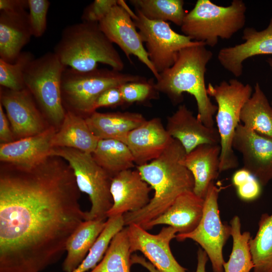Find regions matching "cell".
Listing matches in <instances>:
<instances>
[{
  "label": "cell",
  "instance_id": "f6af8a7d",
  "mask_svg": "<svg viewBox=\"0 0 272 272\" xmlns=\"http://www.w3.org/2000/svg\"><path fill=\"white\" fill-rule=\"evenodd\" d=\"M266 61L272 70V58H268ZM271 105L272 106V101L271 102Z\"/></svg>",
  "mask_w": 272,
  "mask_h": 272
},
{
  "label": "cell",
  "instance_id": "ab89813d",
  "mask_svg": "<svg viewBox=\"0 0 272 272\" xmlns=\"http://www.w3.org/2000/svg\"><path fill=\"white\" fill-rule=\"evenodd\" d=\"M0 141L1 144H7L14 141V136L11 130L9 120L5 113L3 107L0 103Z\"/></svg>",
  "mask_w": 272,
  "mask_h": 272
},
{
  "label": "cell",
  "instance_id": "2e32d148",
  "mask_svg": "<svg viewBox=\"0 0 272 272\" xmlns=\"http://www.w3.org/2000/svg\"><path fill=\"white\" fill-rule=\"evenodd\" d=\"M151 190L137 169L116 174L111 181L110 192L113 205L107 214V218L141 210L149 203Z\"/></svg>",
  "mask_w": 272,
  "mask_h": 272
},
{
  "label": "cell",
  "instance_id": "83f0119b",
  "mask_svg": "<svg viewBox=\"0 0 272 272\" xmlns=\"http://www.w3.org/2000/svg\"><path fill=\"white\" fill-rule=\"evenodd\" d=\"M92 155L97 163L112 176L135 166L133 156L128 146L117 140H99Z\"/></svg>",
  "mask_w": 272,
  "mask_h": 272
},
{
  "label": "cell",
  "instance_id": "8fae6325",
  "mask_svg": "<svg viewBox=\"0 0 272 272\" xmlns=\"http://www.w3.org/2000/svg\"><path fill=\"white\" fill-rule=\"evenodd\" d=\"M135 13L133 21L149 59L159 74L174 64L180 50L201 43L176 32L167 22L150 20L138 11Z\"/></svg>",
  "mask_w": 272,
  "mask_h": 272
},
{
  "label": "cell",
  "instance_id": "8992f818",
  "mask_svg": "<svg viewBox=\"0 0 272 272\" xmlns=\"http://www.w3.org/2000/svg\"><path fill=\"white\" fill-rule=\"evenodd\" d=\"M146 78L108 69L98 67L88 72H80L66 67L61 82L63 105L75 113L87 115L96 111L95 102L106 89Z\"/></svg>",
  "mask_w": 272,
  "mask_h": 272
},
{
  "label": "cell",
  "instance_id": "d6986e66",
  "mask_svg": "<svg viewBox=\"0 0 272 272\" xmlns=\"http://www.w3.org/2000/svg\"><path fill=\"white\" fill-rule=\"evenodd\" d=\"M56 128L51 126L42 132L0 145V160L23 168H32L49 156Z\"/></svg>",
  "mask_w": 272,
  "mask_h": 272
},
{
  "label": "cell",
  "instance_id": "e575fe53",
  "mask_svg": "<svg viewBox=\"0 0 272 272\" xmlns=\"http://www.w3.org/2000/svg\"><path fill=\"white\" fill-rule=\"evenodd\" d=\"M156 81L146 78L138 81L128 82L119 86L124 105L135 102L145 103L159 97L155 86Z\"/></svg>",
  "mask_w": 272,
  "mask_h": 272
},
{
  "label": "cell",
  "instance_id": "9c48e42d",
  "mask_svg": "<svg viewBox=\"0 0 272 272\" xmlns=\"http://www.w3.org/2000/svg\"><path fill=\"white\" fill-rule=\"evenodd\" d=\"M66 67L53 52H48L35 58L24 73L26 88L55 125H61L66 112L61 91V77Z\"/></svg>",
  "mask_w": 272,
  "mask_h": 272
},
{
  "label": "cell",
  "instance_id": "60d3db41",
  "mask_svg": "<svg viewBox=\"0 0 272 272\" xmlns=\"http://www.w3.org/2000/svg\"><path fill=\"white\" fill-rule=\"evenodd\" d=\"M28 8V0H0V11L18 12Z\"/></svg>",
  "mask_w": 272,
  "mask_h": 272
},
{
  "label": "cell",
  "instance_id": "d6a6232c",
  "mask_svg": "<svg viewBox=\"0 0 272 272\" xmlns=\"http://www.w3.org/2000/svg\"><path fill=\"white\" fill-rule=\"evenodd\" d=\"M125 226L123 215L107 218L105 226L81 263L73 272H87L102 260L113 237Z\"/></svg>",
  "mask_w": 272,
  "mask_h": 272
},
{
  "label": "cell",
  "instance_id": "4dcf8cb0",
  "mask_svg": "<svg viewBox=\"0 0 272 272\" xmlns=\"http://www.w3.org/2000/svg\"><path fill=\"white\" fill-rule=\"evenodd\" d=\"M131 256L126 227L113 237L102 260L90 272H130Z\"/></svg>",
  "mask_w": 272,
  "mask_h": 272
},
{
  "label": "cell",
  "instance_id": "603a6c76",
  "mask_svg": "<svg viewBox=\"0 0 272 272\" xmlns=\"http://www.w3.org/2000/svg\"><path fill=\"white\" fill-rule=\"evenodd\" d=\"M32 36L26 10L0 11V59L14 62Z\"/></svg>",
  "mask_w": 272,
  "mask_h": 272
},
{
  "label": "cell",
  "instance_id": "836d02e7",
  "mask_svg": "<svg viewBox=\"0 0 272 272\" xmlns=\"http://www.w3.org/2000/svg\"><path fill=\"white\" fill-rule=\"evenodd\" d=\"M30 51H22L13 63L0 59L1 87L13 91H20L26 88L24 73L29 63L35 58Z\"/></svg>",
  "mask_w": 272,
  "mask_h": 272
},
{
  "label": "cell",
  "instance_id": "ba28073f",
  "mask_svg": "<svg viewBox=\"0 0 272 272\" xmlns=\"http://www.w3.org/2000/svg\"><path fill=\"white\" fill-rule=\"evenodd\" d=\"M49 156L65 160L72 168L81 192L87 194L91 206L86 220H106L113 205L110 186L113 176L99 165L92 154L65 147H52Z\"/></svg>",
  "mask_w": 272,
  "mask_h": 272
},
{
  "label": "cell",
  "instance_id": "3957f363",
  "mask_svg": "<svg viewBox=\"0 0 272 272\" xmlns=\"http://www.w3.org/2000/svg\"><path fill=\"white\" fill-rule=\"evenodd\" d=\"M186 154L180 143L173 139L158 157L136 166L143 179L154 190L149 203L141 211L146 219L157 218L180 195L193 191V176L182 163Z\"/></svg>",
  "mask_w": 272,
  "mask_h": 272
},
{
  "label": "cell",
  "instance_id": "f546056e",
  "mask_svg": "<svg viewBox=\"0 0 272 272\" xmlns=\"http://www.w3.org/2000/svg\"><path fill=\"white\" fill-rule=\"evenodd\" d=\"M258 224L256 235L249 242L253 272H272V214H262Z\"/></svg>",
  "mask_w": 272,
  "mask_h": 272
},
{
  "label": "cell",
  "instance_id": "f1b7e54d",
  "mask_svg": "<svg viewBox=\"0 0 272 272\" xmlns=\"http://www.w3.org/2000/svg\"><path fill=\"white\" fill-rule=\"evenodd\" d=\"M232 249L229 258L224 262V272H250L254 268L249 242L252 237L248 231L241 232V224L238 216L230 221Z\"/></svg>",
  "mask_w": 272,
  "mask_h": 272
},
{
  "label": "cell",
  "instance_id": "f35d334b",
  "mask_svg": "<svg viewBox=\"0 0 272 272\" xmlns=\"http://www.w3.org/2000/svg\"><path fill=\"white\" fill-rule=\"evenodd\" d=\"M119 86L111 87L105 90L95 102V110L101 107H113L124 105Z\"/></svg>",
  "mask_w": 272,
  "mask_h": 272
},
{
  "label": "cell",
  "instance_id": "44dd1931",
  "mask_svg": "<svg viewBox=\"0 0 272 272\" xmlns=\"http://www.w3.org/2000/svg\"><path fill=\"white\" fill-rule=\"evenodd\" d=\"M205 199L193 191L180 195L162 214L150 221L143 227L146 230L160 225H166L185 234L194 230L199 224L203 214Z\"/></svg>",
  "mask_w": 272,
  "mask_h": 272
},
{
  "label": "cell",
  "instance_id": "5b68a950",
  "mask_svg": "<svg viewBox=\"0 0 272 272\" xmlns=\"http://www.w3.org/2000/svg\"><path fill=\"white\" fill-rule=\"evenodd\" d=\"M246 10L242 0H233L225 7L210 0H197L186 14L181 30L192 41L214 47L219 38L229 39L244 26Z\"/></svg>",
  "mask_w": 272,
  "mask_h": 272
},
{
  "label": "cell",
  "instance_id": "8d00e7d4",
  "mask_svg": "<svg viewBox=\"0 0 272 272\" xmlns=\"http://www.w3.org/2000/svg\"><path fill=\"white\" fill-rule=\"evenodd\" d=\"M118 4V0H95L84 10L82 21L99 23Z\"/></svg>",
  "mask_w": 272,
  "mask_h": 272
},
{
  "label": "cell",
  "instance_id": "7402d4cb",
  "mask_svg": "<svg viewBox=\"0 0 272 272\" xmlns=\"http://www.w3.org/2000/svg\"><path fill=\"white\" fill-rule=\"evenodd\" d=\"M220 144H202L186 154L183 159V164L193 177V192L203 199L220 173Z\"/></svg>",
  "mask_w": 272,
  "mask_h": 272
},
{
  "label": "cell",
  "instance_id": "5bb4252c",
  "mask_svg": "<svg viewBox=\"0 0 272 272\" xmlns=\"http://www.w3.org/2000/svg\"><path fill=\"white\" fill-rule=\"evenodd\" d=\"M232 147L242 157L243 168L265 186L272 180V139L240 123Z\"/></svg>",
  "mask_w": 272,
  "mask_h": 272
},
{
  "label": "cell",
  "instance_id": "ac0fdd59",
  "mask_svg": "<svg viewBox=\"0 0 272 272\" xmlns=\"http://www.w3.org/2000/svg\"><path fill=\"white\" fill-rule=\"evenodd\" d=\"M166 129L172 138L178 141L187 154L202 144L220 143L217 128L205 125L185 104L167 117Z\"/></svg>",
  "mask_w": 272,
  "mask_h": 272
},
{
  "label": "cell",
  "instance_id": "7bdbcfd3",
  "mask_svg": "<svg viewBox=\"0 0 272 272\" xmlns=\"http://www.w3.org/2000/svg\"><path fill=\"white\" fill-rule=\"evenodd\" d=\"M131 262L132 265L133 264H139L145 267L150 272H162L155 267L151 262L141 256L136 254L131 255Z\"/></svg>",
  "mask_w": 272,
  "mask_h": 272
},
{
  "label": "cell",
  "instance_id": "4316f807",
  "mask_svg": "<svg viewBox=\"0 0 272 272\" xmlns=\"http://www.w3.org/2000/svg\"><path fill=\"white\" fill-rule=\"evenodd\" d=\"M240 118L247 128L272 139V106L258 83L243 107Z\"/></svg>",
  "mask_w": 272,
  "mask_h": 272
},
{
  "label": "cell",
  "instance_id": "d4e9b609",
  "mask_svg": "<svg viewBox=\"0 0 272 272\" xmlns=\"http://www.w3.org/2000/svg\"><path fill=\"white\" fill-rule=\"evenodd\" d=\"M98 141L85 119L73 112L66 111L60 128L54 135L51 145L52 147L73 148L92 154Z\"/></svg>",
  "mask_w": 272,
  "mask_h": 272
},
{
  "label": "cell",
  "instance_id": "d590c367",
  "mask_svg": "<svg viewBox=\"0 0 272 272\" xmlns=\"http://www.w3.org/2000/svg\"><path fill=\"white\" fill-rule=\"evenodd\" d=\"M29 19L32 36L40 37L47 28V15L50 3L48 0H28Z\"/></svg>",
  "mask_w": 272,
  "mask_h": 272
},
{
  "label": "cell",
  "instance_id": "1f68e13d",
  "mask_svg": "<svg viewBox=\"0 0 272 272\" xmlns=\"http://www.w3.org/2000/svg\"><path fill=\"white\" fill-rule=\"evenodd\" d=\"M129 3L149 20L170 21L180 27L186 14L183 0H130Z\"/></svg>",
  "mask_w": 272,
  "mask_h": 272
},
{
  "label": "cell",
  "instance_id": "52a82bcc",
  "mask_svg": "<svg viewBox=\"0 0 272 272\" xmlns=\"http://www.w3.org/2000/svg\"><path fill=\"white\" fill-rule=\"evenodd\" d=\"M253 91L250 85L244 84L235 79L222 81L215 86L208 84L207 93L217 103L216 121L220 138V173L239 165L232 142L236 128L241 123V110Z\"/></svg>",
  "mask_w": 272,
  "mask_h": 272
},
{
  "label": "cell",
  "instance_id": "7c38bea8",
  "mask_svg": "<svg viewBox=\"0 0 272 272\" xmlns=\"http://www.w3.org/2000/svg\"><path fill=\"white\" fill-rule=\"evenodd\" d=\"M126 228L131 254L140 251L162 272H187L176 260L170 248L171 241L178 233L174 228L163 227L157 234H151L137 224H131Z\"/></svg>",
  "mask_w": 272,
  "mask_h": 272
},
{
  "label": "cell",
  "instance_id": "e0dca14e",
  "mask_svg": "<svg viewBox=\"0 0 272 272\" xmlns=\"http://www.w3.org/2000/svg\"><path fill=\"white\" fill-rule=\"evenodd\" d=\"M243 43L221 49L218 59L222 66L235 77L243 73V63L259 55L272 54V17L267 27L261 31L253 27L244 29Z\"/></svg>",
  "mask_w": 272,
  "mask_h": 272
},
{
  "label": "cell",
  "instance_id": "277c9868",
  "mask_svg": "<svg viewBox=\"0 0 272 272\" xmlns=\"http://www.w3.org/2000/svg\"><path fill=\"white\" fill-rule=\"evenodd\" d=\"M53 52L66 67L80 72L98 68V63L121 72L124 62L98 23L82 21L65 27Z\"/></svg>",
  "mask_w": 272,
  "mask_h": 272
},
{
  "label": "cell",
  "instance_id": "9a60e30c",
  "mask_svg": "<svg viewBox=\"0 0 272 272\" xmlns=\"http://www.w3.org/2000/svg\"><path fill=\"white\" fill-rule=\"evenodd\" d=\"M0 99L14 136L18 140L39 134L47 128L27 89L13 91L1 87Z\"/></svg>",
  "mask_w": 272,
  "mask_h": 272
},
{
  "label": "cell",
  "instance_id": "b9f144b4",
  "mask_svg": "<svg viewBox=\"0 0 272 272\" xmlns=\"http://www.w3.org/2000/svg\"><path fill=\"white\" fill-rule=\"evenodd\" d=\"M252 174L243 167L236 171L233 174L232 178L233 184L236 187H238L245 181H246Z\"/></svg>",
  "mask_w": 272,
  "mask_h": 272
},
{
  "label": "cell",
  "instance_id": "7a4b0ae2",
  "mask_svg": "<svg viewBox=\"0 0 272 272\" xmlns=\"http://www.w3.org/2000/svg\"><path fill=\"white\" fill-rule=\"evenodd\" d=\"M213 53L201 42L180 50L174 64L160 73L155 86L159 93L165 94L175 105L183 100V93L195 99L197 117L205 125L214 127V116L217 106L210 100L205 84L207 65Z\"/></svg>",
  "mask_w": 272,
  "mask_h": 272
},
{
  "label": "cell",
  "instance_id": "30bf717a",
  "mask_svg": "<svg viewBox=\"0 0 272 272\" xmlns=\"http://www.w3.org/2000/svg\"><path fill=\"white\" fill-rule=\"evenodd\" d=\"M220 189L212 183L205 198L203 214L197 227L191 232L177 233L178 241L191 239L206 252L212 264L213 272H224L223 249L231 237L230 225L222 223L218 206Z\"/></svg>",
  "mask_w": 272,
  "mask_h": 272
},
{
  "label": "cell",
  "instance_id": "484cf974",
  "mask_svg": "<svg viewBox=\"0 0 272 272\" xmlns=\"http://www.w3.org/2000/svg\"><path fill=\"white\" fill-rule=\"evenodd\" d=\"M106 220L83 221L71 235L65 245L67 254L62 263L64 272H73L83 261L104 229Z\"/></svg>",
  "mask_w": 272,
  "mask_h": 272
},
{
  "label": "cell",
  "instance_id": "cb8c5ba5",
  "mask_svg": "<svg viewBox=\"0 0 272 272\" xmlns=\"http://www.w3.org/2000/svg\"><path fill=\"white\" fill-rule=\"evenodd\" d=\"M85 119L99 140L111 139L123 143L130 131L147 120L141 113L128 111L100 113L96 111Z\"/></svg>",
  "mask_w": 272,
  "mask_h": 272
},
{
  "label": "cell",
  "instance_id": "ffe728a7",
  "mask_svg": "<svg viewBox=\"0 0 272 272\" xmlns=\"http://www.w3.org/2000/svg\"><path fill=\"white\" fill-rule=\"evenodd\" d=\"M173 139L161 119L155 117L130 131L124 143L130 149L135 164L140 166L158 157Z\"/></svg>",
  "mask_w": 272,
  "mask_h": 272
},
{
  "label": "cell",
  "instance_id": "74e56055",
  "mask_svg": "<svg viewBox=\"0 0 272 272\" xmlns=\"http://www.w3.org/2000/svg\"><path fill=\"white\" fill-rule=\"evenodd\" d=\"M259 181L252 175L244 183L236 187L238 197L244 201H252L257 198L261 193Z\"/></svg>",
  "mask_w": 272,
  "mask_h": 272
},
{
  "label": "cell",
  "instance_id": "4fadbf2b",
  "mask_svg": "<svg viewBox=\"0 0 272 272\" xmlns=\"http://www.w3.org/2000/svg\"><path fill=\"white\" fill-rule=\"evenodd\" d=\"M98 24L103 33L120 47L130 62V56H136L152 72L156 80L159 79L160 75L149 59L134 22L123 7L118 4L113 7Z\"/></svg>",
  "mask_w": 272,
  "mask_h": 272
},
{
  "label": "cell",
  "instance_id": "ee69618b",
  "mask_svg": "<svg viewBox=\"0 0 272 272\" xmlns=\"http://www.w3.org/2000/svg\"><path fill=\"white\" fill-rule=\"evenodd\" d=\"M209 257L206 252L202 249L199 248L197 252V266L195 272H207L206 264Z\"/></svg>",
  "mask_w": 272,
  "mask_h": 272
},
{
  "label": "cell",
  "instance_id": "6da1fadb",
  "mask_svg": "<svg viewBox=\"0 0 272 272\" xmlns=\"http://www.w3.org/2000/svg\"><path fill=\"white\" fill-rule=\"evenodd\" d=\"M73 171L49 156L23 168L0 170V272H40L65 251L67 239L86 220Z\"/></svg>",
  "mask_w": 272,
  "mask_h": 272
}]
</instances>
